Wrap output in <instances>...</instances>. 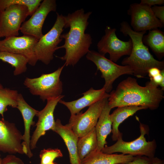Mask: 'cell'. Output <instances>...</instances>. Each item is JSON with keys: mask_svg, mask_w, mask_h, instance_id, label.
<instances>
[{"mask_svg": "<svg viewBox=\"0 0 164 164\" xmlns=\"http://www.w3.org/2000/svg\"><path fill=\"white\" fill-rule=\"evenodd\" d=\"M59 134L63 140L68 150L70 162L71 164H80L78 153L77 141L78 137L67 124H62L60 120L57 119L55 121L53 131Z\"/></svg>", "mask_w": 164, "mask_h": 164, "instance_id": "18", "label": "cell"}, {"mask_svg": "<svg viewBox=\"0 0 164 164\" xmlns=\"http://www.w3.org/2000/svg\"><path fill=\"white\" fill-rule=\"evenodd\" d=\"M101 99L89 106L84 113L82 111L71 115L68 125L77 136L82 137L95 127L107 99Z\"/></svg>", "mask_w": 164, "mask_h": 164, "instance_id": "10", "label": "cell"}, {"mask_svg": "<svg viewBox=\"0 0 164 164\" xmlns=\"http://www.w3.org/2000/svg\"><path fill=\"white\" fill-rule=\"evenodd\" d=\"M161 70L155 67H152L149 69L148 74L150 78L153 77L161 73Z\"/></svg>", "mask_w": 164, "mask_h": 164, "instance_id": "33", "label": "cell"}, {"mask_svg": "<svg viewBox=\"0 0 164 164\" xmlns=\"http://www.w3.org/2000/svg\"><path fill=\"white\" fill-rule=\"evenodd\" d=\"M17 102L16 108L22 115L24 125V132L22 135V143L23 151L24 153L30 158L33 156L30 146V129L31 126L35 124L33 118L36 116L39 111L30 106L25 101L21 94H18Z\"/></svg>", "mask_w": 164, "mask_h": 164, "instance_id": "16", "label": "cell"}, {"mask_svg": "<svg viewBox=\"0 0 164 164\" xmlns=\"http://www.w3.org/2000/svg\"><path fill=\"white\" fill-rule=\"evenodd\" d=\"M116 29L107 26L104 35L97 44L98 53L104 55L108 53L109 59L114 63L123 56L130 55L132 46L130 39L127 41L120 39L116 34Z\"/></svg>", "mask_w": 164, "mask_h": 164, "instance_id": "8", "label": "cell"}, {"mask_svg": "<svg viewBox=\"0 0 164 164\" xmlns=\"http://www.w3.org/2000/svg\"><path fill=\"white\" fill-rule=\"evenodd\" d=\"M1 164H25L20 158L12 154L2 159Z\"/></svg>", "mask_w": 164, "mask_h": 164, "instance_id": "29", "label": "cell"}, {"mask_svg": "<svg viewBox=\"0 0 164 164\" xmlns=\"http://www.w3.org/2000/svg\"><path fill=\"white\" fill-rule=\"evenodd\" d=\"M144 43L149 47L152 51L159 56L164 54V33L158 29H155L149 31L148 33L143 36Z\"/></svg>", "mask_w": 164, "mask_h": 164, "instance_id": "23", "label": "cell"}, {"mask_svg": "<svg viewBox=\"0 0 164 164\" xmlns=\"http://www.w3.org/2000/svg\"><path fill=\"white\" fill-rule=\"evenodd\" d=\"M64 96L62 95L56 98L48 99L45 107L39 111L36 115L38 120L36 125V128L30 138V146L31 150L36 148L39 139L44 135L47 131L54 130L55 125L54 111L58 103Z\"/></svg>", "mask_w": 164, "mask_h": 164, "instance_id": "14", "label": "cell"}, {"mask_svg": "<svg viewBox=\"0 0 164 164\" xmlns=\"http://www.w3.org/2000/svg\"><path fill=\"white\" fill-rule=\"evenodd\" d=\"M29 15L27 7L12 5L0 12V36L5 38L19 35L22 23Z\"/></svg>", "mask_w": 164, "mask_h": 164, "instance_id": "9", "label": "cell"}, {"mask_svg": "<svg viewBox=\"0 0 164 164\" xmlns=\"http://www.w3.org/2000/svg\"><path fill=\"white\" fill-rule=\"evenodd\" d=\"M120 31L124 35L129 36L132 42L131 54L122 60L121 64L129 66L132 70L133 75L138 78H143L148 74V70L152 67H157L161 70L164 69V61L155 59L143 42L146 32H136L125 21L121 23Z\"/></svg>", "mask_w": 164, "mask_h": 164, "instance_id": "3", "label": "cell"}, {"mask_svg": "<svg viewBox=\"0 0 164 164\" xmlns=\"http://www.w3.org/2000/svg\"><path fill=\"white\" fill-rule=\"evenodd\" d=\"M41 0H0V12L9 6L18 4L26 6L29 15L31 16L40 5Z\"/></svg>", "mask_w": 164, "mask_h": 164, "instance_id": "26", "label": "cell"}, {"mask_svg": "<svg viewBox=\"0 0 164 164\" xmlns=\"http://www.w3.org/2000/svg\"><path fill=\"white\" fill-rule=\"evenodd\" d=\"M152 81L156 85L159 87L160 86L161 89L164 90V69L161 70V73L159 74L150 78Z\"/></svg>", "mask_w": 164, "mask_h": 164, "instance_id": "31", "label": "cell"}, {"mask_svg": "<svg viewBox=\"0 0 164 164\" xmlns=\"http://www.w3.org/2000/svg\"><path fill=\"white\" fill-rule=\"evenodd\" d=\"M163 91L151 80L147 82L145 86H142L136 79L128 77L120 82L115 90L111 91L108 105L111 109L135 106L155 110L164 98Z\"/></svg>", "mask_w": 164, "mask_h": 164, "instance_id": "2", "label": "cell"}, {"mask_svg": "<svg viewBox=\"0 0 164 164\" xmlns=\"http://www.w3.org/2000/svg\"><path fill=\"white\" fill-rule=\"evenodd\" d=\"M47 164H58L56 162H52L48 163Z\"/></svg>", "mask_w": 164, "mask_h": 164, "instance_id": "35", "label": "cell"}, {"mask_svg": "<svg viewBox=\"0 0 164 164\" xmlns=\"http://www.w3.org/2000/svg\"><path fill=\"white\" fill-rule=\"evenodd\" d=\"M1 38V37H0V43H1V40H0V38Z\"/></svg>", "mask_w": 164, "mask_h": 164, "instance_id": "38", "label": "cell"}, {"mask_svg": "<svg viewBox=\"0 0 164 164\" xmlns=\"http://www.w3.org/2000/svg\"><path fill=\"white\" fill-rule=\"evenodd\" d=\"M22 135L13 123L0 120V151L10 154H24Z\"/></svg>", "mask_w": 164, "mask_h": 164, "instance_id": "15", "label": "cell"}, {"mask_svg": "<svg viewBox=\"0 0 164 164\" xmlns=\"http://www.w3.org/2000/svg\"><path fill=\"white\" fill-rule=\"evenodd\" d=\"M63 156L61 152L58 149H44L40 153L41 160L40 164H47L53 162L56 158L62 157Z\"/></svg>", "mask_w": 164, "mask_h": 164, "instance_id": "27", "label": "cell"}, {"mask_svg": "<svg viewBox=\"0 0 164 164\" xmlns=\"http://www.w3.org/2000/svg\"><path fill=\"white\" fill-rule=\"evenodd\" d=\"M2 159L0 157V164L1 163V162Z\"/></svg>", "mask_w": 164, "mask_h": 164, "instance_id": "37", "label": "cell"}, {"mask_svg": "<svg viewBox=\"0 0 164 164\" xmlns=\"http://www.w3.org/2000/svg\"><path fill=\"white\" fill-rule=\"evenodd\" d=\"M3 87L2 84H0V88H3Z\"/></svg>", "mask_w": 164, "mask_h": 164, "instance_id": "36", "label": "cell"}, {"mask_svg": "<svg viewBox=\"0 0 164 164\" xmlns=\"http://www.w3.org/2000/svg\"><path fill=\"white\" fill-rule=\"evenodd\" d=\"M135 156L130 155L108 154L97 150L80 161V164H118L133 160Z\"/></svg>", "mask_w": 164, "mask_h": 164, "instance_id": "20", "label": "cell"}, {"mask_svg": "<svg viewBox=\"0 0 164 164\" xmlns=\"http://www.w3.org/2000/svg\"></svg>", "mask_w": 164, "mask_h": 164, "instance_id": "39", "label": "cell"}, {"mask_svg": "<svg viewBox=\"0 0 164 164\" xmlns=\"http://www.w3.org/2000/svg\"><path fill=\"white\" fill-rule=\"evenodd\" d=\"M108 99L106 101L101 114L95 127L97 140V150L101 151L107 143L108 136L112 130V122L110 112L111 109L108 105Z\"/></svg>", "mask_w": 164, "mask_h": 164, "instance_id": "19", "label": "cell"}, {"mask_svg": "<svg viewBox=\"0 0 164 164\" xmlns=\"http://www.w3.org/2000/svg\"><path fill=\"white\" fill-rule=\"evenodd\" d=\"M97 146V140L95 127L87 134L78 138L77 150L80 160L96 150Z\"/></svg>", "mask_w": 164, "mask_h": 164, "instance_id": "22", "label": "cell"}, {"mask_svg": "<svg viewBox=\"0 0 164 164\" xmlns=\"http://www.w3.org/2000/svg\"><path fill=\"white\" fill-rule=\"evenodd\" d=\"M136 119L140 123V136L131 142H125L122 139V135L120 136L114 144L108 146L105 145L101 151L103 153L112 154L121 152L122 154L130 155L133 156H145L150 158L154 157L157 147L155 140L147 141L145 135L149 132L148 126L141 123L138 118Z\"/></svg>", "mask_w": 164, "mask_h": 164, "instance_id": "4", "label": "cell"}, {"mask_svg": "<svg viewBox=\"0 0 164 164\" xmlns=\"http://www.w3.org/2000/svg\"><path fill=\"white\" fill-rule=\"evenodd\" d=\"M38 40L33 36L26 35L5 38L1 41L0 51L22 55L27 59L29 64L34 66L38 61L34 48Z\"/></svg>", "mask_w": 164, "mask_h": 164, "instance_id": "11", "label": "cell"}, {"mask_svg": "<svg viewBox=\"0 0 164 164\" xmlns=\"http://www.w3.org/2000/svg\"><path fill=\"white\" fill-rule=\"evenodd\" d=\"M83 96L75 100L66 101L60 100L59 103L66 107L71 115H75L80 112L84 108L90 106L98 101L105 98H108L109 94L107 93L103 87L95 90L93 87L82 94Z\"/></svg>", "mask_w": 164, "mask_h": 164, "instance_id": "17", "label": "cell"}, {"mask_svg": "<svg viewBox=\"0 0 164 164\" xmlns=\"http://www.w3.org/2000/svg\"><path fill=\"white\" fill-rule=\"evenodd\" d=\"M18 94L16 90L7 88H0V114L3 118L8 106L16 108Z\"/></svg>", "mask_w": 164, "mask_h": 164, "instance_id": "25", "label": "cell"}, {"mask_svg": "<svg viewBox=\"0 0 164 164\" xmlns=\"http://www.w3.org/2000/svg\"><path fill=\"white\" fill-rule=\"evenodd\" d=\"M153 157L150 158L145 156H135L132 161L118 164H152Z\"/></svg>", "mask_w": 164, "mask_h": 164, "instance_id": "28", "label": "cell"}, {"mask_svg": "<svg viewBox=\"0 0 164 164\" xmlns=\"http://www.w3.org/2000/svg\"><path fill=\"white\" fill-rule=\"evenodd\" d=\"M86 57L93 62L96 66L97 70L101 73V77L105 80L103 87L107 93L111 91L113 83L120 76L133 75V71L129 66L117 64L96 51L90 50Z\"/></svg>", "mask_w": 164, "mask_h": 164, "instance_id": "7", "label": "cell"}, {"mask_svg": "<svg viewBox=\"0 0 164 164\" xmlns=\"http://www.w3.org/2000/svg\"><path fill=\"white\" fill-rule=\"evenodd\" d=\"M151 9L155 16L164 24V6H154Z\"/></svg>", "mask_w": 164, "mask_h": 164, "instance_id": "30", "label": "cell"}, {"mask_svg": "<svg viewBox=\"0 0 164 164\" xmlns=\"http://www.w3.org/2000/svg\"><path fill=\"white\" fill-rule=\"evenodd\" d=\"M148 108L141 106H129L118 107L110 114L112 122V133L111 138L113 141H116L118 138L122 135L118 127L126 119L132 116L138 111Z\"/></svg>", "mask_w": 164, "mask_h": 164, "instance_id": "21", "label": "cell"}, {"mask_svg": "<svg viewBox=\"0 0 164 164\" xmlns=\"http://www.w3.org/2000/svg\"><path fill=\"white\" fill-rule=\"evenodd\" d=\"M128 12L131 16V26L136 32H146L164 26L155 16L151 7L140 3H132Z\"/></svg>", "mask_w": 164, "mask_h": 164, "instance_id": "12", "label": "cell"}, {"mask_svg": "<svg viewBox=\"0 0 164 164\" xmlns=\"http://www.w3.org/2000/svg\"><path fill=\"white\" fill-rule=\"evenodd\" d=\"M56 21L51 29L39 39L34 48L38 60L48 65L53 59L54 53L62 39L60 36L65 27L64 16L57 13Z\"/></svg>", "mask_w": 164, "mask_h": 164, "instance_id": "6", "label": "cell"}, {"mask_svg": "<svg viewBox=\"0 0 164 164\" xmlns=\"http://www.w3.org/2000/svg\"><path fill=\"white\" fill-rule=\"evenodd\" d=\"M91 14V12H85L82 8L64 16L65 28H70V29L67 32L61 35L60 37L64 39V43L58 46L57 50L60 48L65 49V55L58 57L65 61V66H74L89 51L92 38L89 34L85 33V31Z\"/></svg>", "mask_w": 164, "mask_h": 164, "instance_id": "1", "label": "cell"}, {"mask_svg": "<svg viewBox=\"0 0 164 164\" xmlns=\"http://www.w3.org/2000/svg\"><path fill=\"white\" fill-rule=\"evenodd\" d=\"M57 5L55 0H44L31 17L22 24L20 31L23 35L33 36L38 40L43 36L42 29L49 13L55 12Z\"/></svg>", "mask_w": 164, "mask_h": 164, "instance_id": "13", "label": "cell"}, {"mask_svg": "<svg viewBox=\"0 0 164 164\" xmlns=\"http://www.w3.org/2000/svg\"><path fill=\"white\" fill-rule=\"evenodd\" d=\"M0 60L14 68L13 74L15 76L21 74L27 70L28 60L22 55L7 51H0Z\"/></svg>", "mask_w": 164, "mask_h": 164, "instance_id": "24", "label": "cell"}, {"mask_svg": "<svg viewBox=\"0 0 164 164\" xmlns=\"http://www.w3.org/2000/svg\"><path fill=\"white\" fill-rule=\"evenodd\" d=\"M65 66L64 64L54 72L42 74L38 77H26L24 84L32 94L39 96L43 101L59 97L63 91V84L60 77Z\"/></svg>", "mask_w": 164, "mask_h": 164, "instance_id": "5", "label": "cell"}, {"mask_svg": "<svg viewBox=\"0 0 164 164\" xmlns=\"http://www.w3.org/2000/svg\"><path fill=\"white\" fill-rule=\"evenodd\" d=\"M152 164H164V161L157 157H153Z\"/></svg>", "mask_w": 164, "mask_h": 164, "instance_id": "34", "label": "cell"}, {"mask_svg": "<svg viewBox=\"0 0 164 164\" xmlns=\"http://www.w3.org/2000/svg\"><path fill=\"white\" fill-rule=\"evenodd\" d=\"M140 3L146 5L150 7L156 5H161L164 3V0H141Z\"/></svg>", "mask_w": 164, "mask_h": 164, "instance_id": "32", "label": "cell"}]
</instances>
